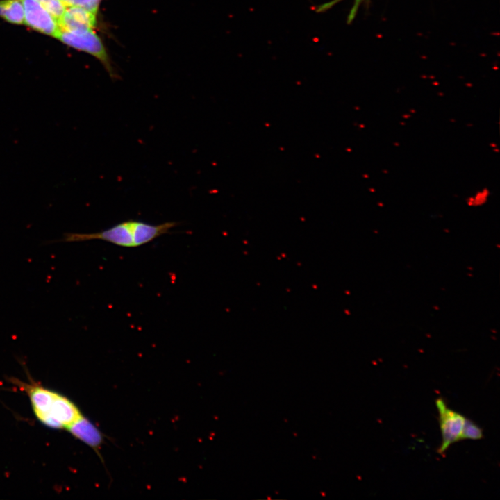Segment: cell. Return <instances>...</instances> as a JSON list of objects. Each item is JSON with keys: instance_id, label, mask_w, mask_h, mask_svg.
I'll return each mask as SVG.
<instances>
[{"instance_id": "6", "label": "cell", "mask_w": 500, "mask_h": 500, "mask_svg": "<svg viewBox=\"0 0 500 500\" xmlns=\"http://www.w3.org/2000/svg\"><path fill=\"white\" fill-rule=\"evenodd\" d=\"M58 24L60 31H65L94 30L97 24V13L83 7H68Z\"/></svg>"}, {"instance_id": "2", "label": "cell", "mask_w": 500, "mask_h": 500, "mask_svg": "<svg viewBox=\"0 0 500 500\" xmlns=\"http://www.w3.org/2000/svg\"><path fill=\"white\" fill-rule=\"evenodd\" d=\"M33 412L48 427L67 428L81 414L76 405L65 396L38 385H26Z\"/></svg>"}, {"instance_id": "1", "label": "cell", "mask_w": 500, "mask_h": 500, "mask_svg": "<svg viewBox=\"0 0 500 500\" xmlns=\"http://www.w3.org/2000/svg\"><path fill=\"white\" fill-rule=\"evenodd\" d=\"M178 224V223L176 222L151 224L138 220H128L99 232L65 233L61 240L64 242H82L101 240L119 247H138L167 233L171 228Z\"/></svg>"}, {"instance_id": "9", "label": "cell", "mask_w": 500, "mask_h": 500, "mask_svg": "<svg viewBox=\"0 0 500 500\" xmlns=\"http://www.w3.org/2000/svg\"><path fill=\"white\" fill-rule=\"evenodd\" d=\"M342 0H331L328 2H325L319 6H317L316 8V12H325L331 8H333L334 6L342 1ZM369 0H353V3L352 6V8H351L349 13L347 17V22L349 24L353 22V20L355 19L357 12L358 11V9L360 6V5L365 2H367Z\"/></svg>"}, {"instance_id": "10", "label": "cell", "mask_w": 500, "mask_h": 500, "mask_svg": "<svg viewBox=\"0 0 500 500\" xmlns=\"http://www.w3.org/2000/svg\"><path fill=\"white\" fill-rule=\"evenodd\" d=\"M37 1L58 22L62 17L66 7L60 0H35Z\"/></svg>"}, {"instance_id": "8", "label": "cell", "mask_w": 500, "mask_h": 500, "mask_svg": "<svg viewBox=\"0 0 500 500\" xmlns=\"http://www.w3.org/2000/svg\"><path fill=\"white\" fill-rule=\"evenodd\" d=\"M0 17L12 24H24L22 0H0Z\"/></svg>"}, {"instance_id": "11", "label": "cell", "mask_w": 500, "mask_h": 500, "mask_svg": "<svg viewBox=\"0 0 500 500\" xmlns=\"http://www.w3.org/2000/svg\"><path fill=\"white\" fill-rule=\"evenodd\" d=\"M482 438V429L473 422L465 418L460 439L479 440Z\"/></svg>"}, {"instance_id": "12", "label": "cell", "mask_w": 500, "mask_h": 500, "mask_svg": "<svg viewBox=\"0 0 500 500\" xmlns=\"http://www.w3.org/2000/svg\"><path fill=\"white\" fill-rule=\"evenodd\" d=\"M65 7L79 6L97 14L99 8L94 0H60Z\"/></svg>"}, {"instance_id": "7", "label": "cell", "mask_w": 500, "mask_h": 500, "mask_svg": "<svg viewBox=\"0 0 500 500\" xmlns=\"http://www.w3.org/2000/svg\"><path fill=\"white\" fill-rule=\"evenodd\" d=\"M67 429L74 437L91 447H96L101 444V435L100 432L82 415Z\"/></svg>"}, {"instance_id": "4", "label": "cell", "mask_w": 500, "mask_h": 500, "mask_svg": "<svg viewBox=\"0 0 500 500\" xmlns=\"http://www.w3.org/2000/svg\"><path fill=\"white\" fill-rule=\"evenodd\" d=\"M436 406L442 435V442L438 452L442 453L452 443L461 440L465 418L460 413L449 409L442 399L436 401Z\"/></svg>"}, {"instance_id": "3", "label": "cell", "mask_w": 500, "mask_h": 500, "mask_svg": "<svg viewBox=\"0 0 500 500\" xmlns=\"http://www.w3.org/2000/svg\"><path fill=\"white\" fill-rule=\"evenodd\" d=\"M57 38L62 43L74 49L93 56L101 62L112 78L117 77L106 47L101 38L94 30L78 31H60Z\"/></svg>"}, {"instance_id": "5", "label": "cell", "mask_w": 500, "mask_h": 500, "mask_svg": "<svg viewBox=\"0 0 500 500\" xmlns=\"http://www.w3.org/2000/svg\"><path fill=\"white\" fill-rule=\"evenodd\" d=\"M24 24L47 35L58 38L60 33L58 22L35 0H22Z\"/></svg>"}]
</instances>
